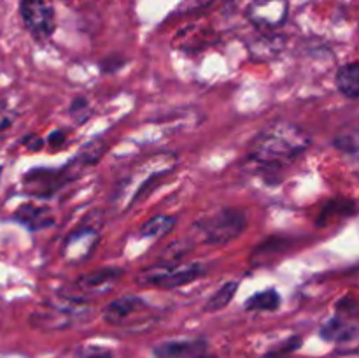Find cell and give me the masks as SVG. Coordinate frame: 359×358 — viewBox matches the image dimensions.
I'll use <instances>...</instances> for the list:
<instances>
[{
	"instance_id": "1",
	"label": "cell",
	"mask_w": 359,
	"mask_h": 358,
	"mask_svg": "<svg viewBox=\"0 0 359 358\" xmlns=\"http://www.w3.org/2000/svg\"><path fill=\"white\" fill-rule=\"evenodd\" d=\"M311 146V135L290 121H272L249 146V161L262 171L276 172L300 158Z\"/></svg>"
},
{
	"instance_id": "2",
	"label": "cell",
	"mask_w": 359,
	"mask_h": 358,
	"mask_svg": "<svg viewBox=\"0 0 359 358\" xmlns=\"http://www.w3.org/2000/svg\"><path fill=\"white\" fill-rule=\"evenodd\" d=\"M248 227L244 211L235 207H223L195 223V230L209 246H224L237 239Z\"/></svg>"
},
{
	"instance_id": "3",
	"label": "cell",
	"mask_w": 359,
	"mask_h": 358,
	"mask_svg": "<svg viewBox=\"0 0 359 358\" xmlns=\"http://www.w3.org/2000/svg\"><path fill=\"white\" fill-rule=\"evenodd\" d=\"M205 272L207 267L200 262L188 263V265H182V263H158V265L142 272L139 281L142 284L174 290V288L184 286V284L198 279Z\"/></svg>"
},
{
	"instance_id": "4",
	"label": "cell",
	"mask_w": 359,
	"mask_h": 358,
	"mask_svg": "<svg viewBox=\"0 0 359 358\" xmlns=\"http://www.w3.org/2000/svg\"><path fill=\"white\" fill-rule=\"evenodd\" d=\"M20 14L35 41H46L55 32L53 0H20Z\"/></svg>"
},
{
	"instance_id": "5",
	"label": "cell",
	"mask_w": 359,
	"mask_h": 358,
	"mask_svg": "<svg viewBox=\"0 0 359 358\" xmlns=\"http://www.w3.org/2000/svg\"><path fill=\"white\" fill-rule=\"evenodd\" d=\"M248 16L256 27L276 28L286 21V0H252L248 9Z\"/></svg>"
},
{
	"instance_id": "6",
	"label": "cell",
	"mask_w": 359,
	"mask_h": 358,
	"mask_svg": "<svg viewBox=\"0 0 359 358\" xmlns=\"http://www.w3.org/2000/svg\"><path fill=\"white\" fill-rule=\"evenodd\" d=\"M205 340H168L154 347V358H200L205 354Z\"/></svg>"
},
{
	"instance_id": "7",
	"label": "cell",
	"mask_w": 359,
	"mask_h": 358,
	"mask_svg": "<svg viewBox=\"0 0 359 358\" xmlns=\"http://www.w3.org/2000/svg\"><path fill=\"white\" fill-rule=\"evenodd\" d=\"M144 307H146V302L140 297H137V295H123V297L109 302L107 307L104 309V321L111 323V325H121L130 316L135 314Z\"/></svg>"
},
{
	"instance_id": "8",
	"label": "cell",
	"mask_w": 359,
	"mask_h": 358,
	"mask_svg": "<svg viewBox=\"0 0 359 358\" xmlns=\"http://www.w3.org/2000/svg\"><path fill=\"white\" fill-rule=\"evenodd\" d=\"M123 276L121 269L116 267H109V269H98L95 272L86 274V276L79 277L77 284L83 288L84 291H95V293H102V291L109 290L119 277Z\"/></svg>"
},
{
	"instance_id": "9",
	"label": "cell",
	"mask_w": 359,
	"mask_h": 358,
	"mask_svg": "<svg viewBox=\"0 0 359 358\" xmlns=\"http://www.w3.org/2000/svg\"><path fill=\"white\" fill-rule=\"evenodd\" d=\"M16 220L23 223L25 227L30 228V230H42V228H48L55 223L53 214L49 213L48 207L32 206V204H25L18 209Z\"/></svg>"
},
{
	"instance_id": "10",
	"label": "cell",
	"mask_w": 359,
	"mask_h": 358,
	"mask_svg": "<svg viewBox=\"0 0 359 358\" xmlns=\"http://www.w3.org/2000/svg\"><path fill=\"white\" fill-rule=\"evenodd\" d=\"M337 88L340 93L347 98H358L359 97V65L356 62L346 63L339 69L335 77Z\"/></svg>"
},
{
	"instance_id": "11",
	"label": "cell",
	"mask_w": 359,
	"mask_h": 358,
	"mask_svg": "<svg viewBox=\"0 0 359 358\" xmlns=\"http://www.w3.org/2000/svg\"><path fill=\"white\" fill-rule=\"evenodd\" d=\"M358 326L349 323L347 319L333 318L321 329V337L326 340H335V343H351L356 339Z\"/></svg>"
},
{
	"instance_id": "12",
	"label": "cell",
	"mask_w": 359,
	"mask_h": 358,
	"mask_svg": "<svg viewBox=\"0 0 359 358\" xmlns=\"http://www.w3.org/2000/svg\"><path fill=\"white\" fill-rule=\"evenodd\" d=\"M279 305L280 295L273 288H269L265 291H258V293L251 295L245 300V309H249V311H276Z\"/></svg>"
},
{
	"instance_id": "13",
	"label": "cell",
	"mask_w": 359,
	"mask_h": 358,
	"mask_svg": "<svg viewBox=\"0 0 359 358\" xmlns=\"http://www.w3.org/2000/svg\"><path fill=\"white\" fill-rule=\"evenodd\" d=\"M177 223L175 216H167V214H158V216L149 218L146 223L140 228V235L142 237H161V235L168 234L172 228Z\"/></svg>"
},
{
	"instance_id": "14",
	"label": "cell",
	"mask_w": 359,
	"mask_h": 358,
	"mask_svg": "<svg viewBox=\"0 0 359 358\" xmlns=\"http://www.w3.org/2000/svg\"><path fill=\"white\" fill-rule=\"evenodd\" d=\"M237 290H238V281H228V283H224L223 286H221L219 290H217L216 293L207 300L205 307H203L205 309V312H216L226 307V305L231 302V298L235 297Z\"/></svg>"
},
{
	"instance_id": "15",
	"label": "cell",
	"mask_w": 359,
	"mask_h": 358,
	"mask_svg": "<svg viewBox=\"0 0 359 358\" xmlns=\"http://www.w3.org/2000/svg\"><path fill=\"white\" fill-rule=\"evenodd\" d=\"M104 150H105V144L102 142V140H95V142H90L86 147H84L83 153H81V157H77L76 161H79V164L83 165L97 164V161L102 158V154H104Z\"/></svg>"
},
{
	"instance_id": "16",
	"label": "cell",
	"mask_w": 359,
	"mask_h": 358,
	"mask_svg": "<svg viewBox=\"0 0 359 358\" xmlns=\"http://www.w3.org/2000/svg\"><path fill=\"white\" fill-rule=\"evenodd\" d=\"M335 147H339L340 151H346V153L356 154L358 153V132L356 130H351V132L339 133L333 140Z\"/></svg>"
},
{
	"instance_id": "17",
	"label": "cell",
	"mask_w": 359,
	"mask_h": 358,
	"mask_svg": "<svg viewBox=\"0 0 359 358\" xmlns=\"http://www.w3.org/2000/svg\"><path fill=\"white\" fill-rule=\"evenodd\" d=\"M112 351L109 347L102 346H84L79 347L76 351V357L74 358H112Z\"/></svg>"
},
{
	"instance_id": "18",
	"label": "cell",
	"mask_w": 359,
	"mask_h": 358,
	"mask_svg": "<svg viewBox=\"0 0 359 358\" xmlns=\"http://www.w3.org/2000/svg\"><path fill=\"white\" fill-rule=\"evenodd\" d=\"M69 112L77 119V121H83V116H81V112H84V116L88 118V116L91 114V109H90V104H88L86 98L77 97L76 100L72 102V105H70Z\"/></svg>"
},
{
	"instance_id": "19",
	"label": "cell",
	"mask_w": 359,
	"mask_h": 358,
	"mask_svg": "<svg viewBox=\"0 0 359 358\" xmlns=\"http://www.w3.org/2000/svg\"><path fill=\"white\" fill-rule=\"evenodd\" d=\"M298 346H300V339H298V337H293V339H290L287 343H284L280 347L273 350L272 353L266 354V358H273V357H280V354L291 353V351L298 350Z\"/></svg>"
},
{
	"instance_id": "20",
	"label": "cell",
	"mask_w": 359,
	"mask_h": 358,
	"mask_svg": "<svg viewBox=\"0 0 359 358\" xmlns=\"http://www.w3.org/2000/svg\"><path fill=\"white\" fill-rule=\"evenodd\" d=\"M48 140H49V146L55 147V150H58V147L65 142V133H63L62 130H55V132L49 135Z\"/></svg>"
},
{
	"instance_id": "21",
	"label": "cell",
	"mask_w": 359,
	"mask_h": 358,
	"mask_svg": "<svg viewBox=\"0 0 359 358\" xmlns=\"http://www.w3.org/2000/svg\"><path fill=\"white\" fill-rule=\"evenodd\" d=\"M23 142L30 151H37L42 147V139H39V137H35V135H28Z\"/></svg>"
},
{
	"instance_id": "22",
	"label": "cell",
	"mask_w": 359,
	"mask_h": 358,
	"mask_svg": "<svg viewBox=\"0 0 359 358\" xmlns=\"http://www.w3.org/2000/svg\"><path fill=\"white\" fill-rule=\"evenodd\" d=\"M0 174H2V167H0Z\"/></svg>"
}]
</instances>
